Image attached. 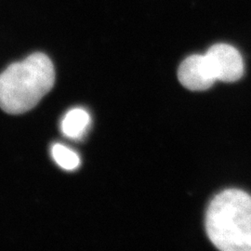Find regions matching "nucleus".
<instances>
[{
	"label": "nucleus",
	"mask_w": 251,
	"mask_h": 251,
	"mask_svg": "<svg viewBox=\"0 0 251 251\" xmlns=\"http://www.w3.org/2000/svg\"><path fill=\"white\" fill-rule=\"evenodd\" d=\"M205 225L217 249L251 251V196L238 189L221 192L208 205Z\"/></svg>",
	"instance_id": "nucleus-2"
},
{
	"label": "nucleus",
	"mask_w": 251,
	"mask_h": 251,
	"mask_svg": "<svg viewBox=\"0 0 251 251\" xmlns=\"http://www.w3.org/2000/svg\"><path fill=\"white\" fill-rule=\"evenodd\" d=\"M54 161L65 171H75L80 166V157L63 144H55L51 148Z\"/></svg>",
	"instance_id": "nucleus-6"
},
{
	"label": "nucleus",
	"mask_w": 251,
	"mask_h": 251,
	"mask_svg": "<svg viewBox=\"0 0 251 251\" xmlns=\"http://www.w3.org/2000/svg\"><path fill=\"white\" fill-rule=\"evenodd\" d=\"M206 56L217 80L232 83L242 77L245 70L242 55L233 46L215 44L208 49Z\"/></svg>",
	"instance_id": "nucleus-3"
},
{
	"label": "nucleus",
	"mask_w": 251,
	"mask_h": 251,
	"mask_svg": "<svg viewBox=\"0 0 251 251\" xmlns=\"http://www.w3.org/2000/svg\"><path fill=\"white\" fill-rule=\"evenodd\" d=\"M178 78L183 87L193 91L208 90L217 80L206 54L187 57L179 65Z\"/></svg>",
	"instance_id": "nucleus-4"
},
{
	"label": "nucleus",
	"mask_w": 251,
	"mask_h": 251,
	"mask_svg": "<svg viewBox=\"0 0 251 251\" xmlns=\"http://www.w3.org/2000/svg\"><path fill=\"white\" fill-rule=\"evenodd\" d=\"M54 82L50 59L41 52L32 54L0 75V108L10 115L28 112L51 90Z\"/></svg>",
	"instance_id": "nucleus-1"
},
{
	"label": "nucleus",
	"mask_w": 251,
	"mask_h": 251,
	"mask_svg": "<svg viewBox=\"0 0 251 251\" xmlns=\"http://www.w3.org/2000/svg\"><path fill=\"white\" fill-rule=\"evenodd\" d=\"M90 114L83 108H74L67 112L61 122L63 134L72 140H79L90 127Z\"/></svg>",
	"instance_id": "nucleus-5"
}]
</instances>
